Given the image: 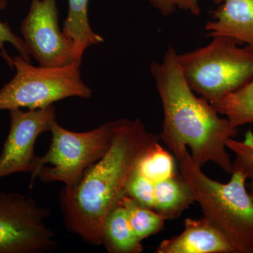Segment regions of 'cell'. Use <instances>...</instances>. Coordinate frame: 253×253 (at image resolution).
<instances>
[{"label":"cell","mask_w":253,"mask_h":253,"mask_svg":"<svg viewBox=\"0 0 253 253\" xmlns=\"http://www.w3.org/2000/svg\"><path fill=\"white\" fill-rule=\"evenodd\" d=\"M160 135L148 131L139 120L119 119L107 152L86 170L81 182L59 194L66 229L94 246L102 245L103 223L119 202L129 174Z\"/></svg>","instance_id":"cell-1"},{"label":"cell","mask_w":253,"mask_h":253,"mask_svg":"<svg viewBox=\"0 0 253 253\" xmlns=\"http://www.w3.org/2000/svg\"><path fill=\"white\" fill-rule=\"evenodd\" d=\"M150 71L163 106L160 139L172 154L189 147L201 168L212 162L231 174L234 167L226 142L235 137L238 128L221 118L208 100L196 96L183 76L176 49L168 46L162 61L151 63Z\"/></svg>","instance_id":"cell-2"},{"label":"cell","mask_w":253,"mask_h":253,"mask_svg":"<svg viewBox=\"0 0 253 253\" xmlns=\"http://www.w3.org/2000/svg\"><path fill=\"white\" fill-rule=\"evenodd\" d=\"M173 155L204 217L220 231L235 253H253V200L246 186V174L234 168L230 180L223 184L208 177L187 149Z\"/></svg>","instance_id":"cell-3"},{"label":"cell","mask_w":253,"mask_h":253,"mask_svg":"<svg viewBox=\"0 0 253 253\" xmlns=\"http://www.w3.org/2000/svg\"><path fill=\"white\" fill-rule=\"evenodd\" d=\"M212 38L207 45L178 54L186 83L211 104L253 79V50L228 37Z\"/></svg>","instance_id":"cell-4"},{"label":"cell","mask_w":253,"mask_h":253,"mask_svg":"<svg viewBox=\"0 0 253 253\" xmlns=\"http://www.w3.org/2000/svg\"><path fill=\"white\" fill-rule=\"evenodd\" d=\"M118 124L119 120H116L92 130L76 132L55 121L50 130L52 137L49 149L39 156L36 170L31 175L30 187L37 178L44 183L60 181L71 189L77 186L86 170L107 152Z\"/></svg>","instance_id":"cell-5"},{"label":"cell","mask_w":253,"mask_h":253,"mask_svg":"<svg viewBox=\"0 0 253 253\" xmlns=\"http://www.w3.org/2000/svg\"><path fill=\"white\" fill-rule=\"evenodd\" d=\"M13 65L16 75L0 89V111L42 109L66 98L90 99L92 95L77 61L63 67H36L18 54Z\"/></svg>","instance_id":"cell-6"},{"label":"cell","mask_w":253,"mask_h":253,"mask_svg":"<svg viewBox=\"0 0 253 253\" xmlns=\"http://www.w3.org/2000/svg\"><path fill=\"white\" fill-rule=\"evenodd\" d=\"M50 213L30 196L0 189V253H41L56 249V234L46 224Z\"/></svg>","instance_id":"cell-7"},{"label":"cell","mask_w":253,"mask_h":253,"mask_svg":"<svg viewBox=\"0 0 253 253\" xmlns=\"http://www.w3.org/2000/svg\"><path fill=\"white\" fill-rule=\"evenodd\" d=\"M20 29L28 52L41 67H63L76 62L73 42L59 28L56 0H31Z\"/></svg>","instance_id":"cell-8"},{"label":"cell","mask_w":253,"mask_h":253,"mask_svg":"<svg viewBox=\"0 0 253 253\" xmlns=\"http://www.w3.org/2000/svg\"><path fill=\"white\" fill-rule=\"evenodd\" d=\"M9 111L10 128L0 154V178L18 172L32 174L36 170L39 159L35 154L37 139L50 131L56 121L54 104L28 111L21 109Z\"/></svg>","instance_id":"cell-9"},{"label":"cell","mask_w":253,"mask_h":253,"mask_svg":"<svg viewBox=\"0 0 253 253\" xmlns=\"http://www.w3.org/2000/svg\"><path fill=\"white\" fill-rule=\"evenodd\" d=\"M157 253H235L229 241L206 217L187 218L179 236L163 241Z\"/></svg>","instance_id":"cell-10"},{"label":"cell","mask_w":253,"mask_h":253,"mask_svg":"<svg viewBox=\"0 0 253 253\" xmlns=\"http://www.w3.org/2000/svg\"><path fill=\"white\" fill-rule=\"evenodd\" d=\"M218 5L208 21L206 36H225L253 50V0H212Z\"/></svg>","instance_id":"cell-11"},{"label":"cell","mask_w":253,"mask_h":253,"mask_svg":"<svg viewBox=\"0 0 253 253\" xmlns=\"http://www.w3.org/2000/svg\"><path fill=\"white\" fill-rule=\"evenodd\" d=\"M102 245L109 253H140L142 241L131 227L121 200L105 218L101 230Z\"/></svg>","instance_id":"cell-12"},{"label":"cell","mask_w":253,"mask_h":253,"mask_svg":"<svg viewBox=\"0 0 253 253\" xmlns=\"http://www.w3.org/2000/svg\"><path fill=\"white\" fill-rule=\"evenodd\" d=\"M195 201L192 188L181 173L155 184L154 210L166 220L179 217Z\"/></svg>","instance_id":"cell-13"},{"label":"cell","mask_w":253,"mask_h":253,"mask_svg":"<svg viewBox=\"0 0 253 253\" xmlns=\"http://www.w3.org/2000/svg\"><path fill=\"white\" fill-rule=\"evenodd\" d=\"M89 0H68V14L63 23L62 33L73 44L76 61L82 63L86 49L104 42L102 36L91 29L88 18Z\"/></svg>","instance_id":"cell-14"},{"label":"cell","mask_w":253,"mask_h":253,"mask_svg":"<svg viewBox=\"0 0 253 253\" xmlns=\"http://www.w3.org/2000/svg\"><path fill=\"white\" fill-rule=\"evenodd\" d=\"M225 116L234 127L253 123V79L249 83L212 104Z\"/></svg>","instance_id":"cell-15"},{"label":"cell","mask_w":253,"mask_h":253,"mask_svg":"<svg viewBox=\"0 0 253 253\" xmlns=\"http://www.w3.org/2000/svg\"><path fill=\"white\" fill-rule=\"evenodd\" d=\"M121 201L131 227L140 241L163 230L166 219L154 209L146 207L126 194L123 195Z\"/></svg>","instance_id":"cell-16"},{"label":"cell","mask_w":253,"mask_h":253,"mask_svg":"<svg viewBox=\"0 0 253 253\" xmlns=\"http://www.w3.org/2000/svg\"><path fill=\"white\" fill-rule=\"evenodd\" d=\"M136 168L141 174L154 184L177 174L174 155L172 156L163 149L159 143L143 156Z\"/></svg>","instance_id":"cell-17"},{"label":"cell","mask_w":253,"mask_h":253,"mask_svg":"<svg viewBox=\"0 0 253 253\" xmlns=\"http://www.w3.org/2000/svg\"><path fill=\"white\" fill-rule=\"evenodd\" d=\"M226 147L235 154L233 167L241 169L247 176L249 184L248 191L253 200V132L246 131L244 141H236L230 138L226 142Z\"/></svg>","instance_id":"cell-18"},{"label":"cell","mask_w":253,"mask_h":253,"mask_svg":"<svg viewBox=\"0 0 253 253\" xmlns=\"http://www.w3.org/2000/svg\"><path fill=\"white\" fill-rule=\"evenodd\" d=\"M124 194L146 207L154 209L155 184L145 177L136 167L129 174L124 188Z\"/></svg>","instance_id":"cell-19"},{"label":"cell","mask_w":253,"mask_h":253,"mask_svg":"<svg viewBox=\"0 0 253 253\" xmlns=\"http://www.w3.org/2000/svg\"><path fill=\"white\" fill-rule=\"evenodd\" d=\"M6 6H7L6 0H0V11L4 10ZM6 42L12 44L23 59L26 60L28 63H31V55L28 52L26 43L23 39L16 36L14 32L11 31L9 23L0 21V51H1L0 54L9 64L10 68L13 69L14 68L13 58H11L4 49V44Z\"/></svg>","instance_id":"cell-20"},{"label":"cell","mask_w":253,"mask_h":253,"mask_svg":"<svg viewBox=\"0 0 253 253\" xmlns=\"http://www.w3.org/2000/svg\"><path fill=\"white\" fill-rule=\"evenodd\" d=\"M160 14L165 17L174 14L176 9L189 11L194 16H199L201 9L199 0H147Z\"/></svg>","instance_id":"cell-21"}]
</instances>
